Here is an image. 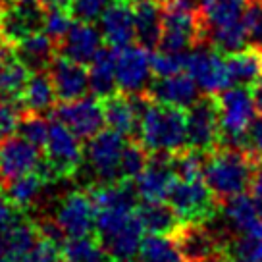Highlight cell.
<instances>
[{"label": "cell", "mask_w": 262, "mask_h": 262, "mask_svg": "<svg viewBox=\"0 0 262 262\" xmlns=\"http://www.w3.org/2000/svg\"><path fill=\"white\" fill-rule=\"evenodd\" d=\"M260 162L262 160L245 148L218 147L206 158L203 178L222 203L229 196L247 193V189H251Z\"/></svg>", "instance_id": "6da1fadb"}, {"label": "cell", "mask_w": 262, "mask_h": 262, "mask_svg": "<svg viewBox=\"0 0 262 262\" xmlns=\"http://www.w3.org/2000/svg\"><path fill=\"white\" fill-rule=\"evenodd\" d=\"M148 152H176L187 147V112L150 100L143 112L139 139Z\"/></svg>", "instance_id": "7a4b0ae2"}, {"label": "cell", "mask_w": 262, "mask_h": 262, "mask_svg": "<svg viewBox=\"0 0 262 262\" xmlns=\"http://www.w3.org/2000/svg\"><path fill=\"white\" fill-rule=\"evenodd\" d=\"M220 106V147L245 148V135L253 123L256 106L249 87L231 85L216 95Z\"/></svg>", "instance_id": "3957f363"}, {"label": "cell", "mask_w": 262, "mask_h": 262, "mask_svg": "<svg viewBox=\"0 0 262 262\" xmlns=\"http://www.w3.org/2000/svg\"><path fill=\"white\" fill-rule=\"evenodd\" d=\"M162 35L158 49L170 52H187L205 39L196 8L178 0H162Z\"/></svg>", "instance_id": "277c9868"}, {"label": "cell", "mask_w": 262, "mask_h": 262, "mask_svg": "<svg viewBox=\"0 0 262 262\" xmlns=\"http://www.w3.org/2000/svg\"><path fill=\"white\" fill-rule=\"evenodd\" d=\"M168 203L183 224L196 222L206 224L220 212V201L216 199L212 189L208 187L205 178L196 180H176L168 195Z\"/></svg>", "instance_id": "5b68a950"}, {"label": "cell", "mask_w": 262, "mask_h": 262, "mask_svg": "<svg viewBox=\"0 0 262 262\" xmlns=\"http://www.w3.org/2000/svg\"><path fill=\"white\" fill-rule=\"evenodd\" d=\"M45 162L54 180L74 178L83 168V145L79 137L64 122L50 120L49 139L45 145Z\"/></svg>", "instance_id": "8992f818"}, {"label": "cell", "mask_w": 262, "mask_h": 262, "mask_svg": "<svg viewBox=\"0 0 262 262\" xmlns=\"http://www.w3.org/2000/svg\"><path fill=\"white\" fill-rule=\"evenodd\" d=\"M125 143V137L114 129L98 131L95 137L87 141V145L83 147V164L89 166V170L95 176V183L122 181L120 160Z\"/></svg>", "instance_id": "52a82bcc"}, {"label": "cell", "mask_w": 262, "mask_h": 262, "mask_svg": "<svg viewBox=\"0 0 262 262\" xmlns=\"http://www.w3.org/2000/svg\"><path fill=\"white\" fill-rule=\"evenodd\" d=\"M185 72L195 79L199 89L210 95H218L231 87L226 54L206 41H201L189 50Z\"/></svg>", "instance_id": "ba28073f"}, {"label": "cell", "mask_w": 262, "mask_h": 262, "mask_svg": "<svg viewBox=\"0 0 262 262\" xmlns=\"http://www.w3.org/2000/svg\"><path fill=\"white\" fill-rule=\"evenodd\" d=\"M187 147L212 152L220 147V106L218 97L205 93L187 110Z\"/></svg>", "instance_id": "9c48e42d"}, {"label": "cell", "mask_w": 262, "mask_h": 262, "mask_svg": "<svg viewBox=\"0 0 262 262\" xmlns=\"http://www.w3.org/2000/svg\"><path fill=\"white\" fill-rule=\"evenodd\" d=\"M150 50L143 45H127L116 49V81L122 93H147L152 83Z\"/></svg>", "instance_id": "30bf717a"}, {"label": "cell", "mask_w": 262, "mask_h": 262, "mask_svg": "<svg viewBox=\"0 0 262 262\" xmlns=\"http://www.w3.org/2000/svg\"><path fill=\"white\" fill-rule=\"evenodd\" d=\"M52 118L64 122L79 139L89 141L104 127V108L98 97H81L68 102H60L52 110Z\"/></svg>", "instance_id": "8fae6325"}, {"label": "cell", "mask_w": 262, "mask_h": 262, "mask_svg": "<svg viewBox=\"0 0 262 262\" xmlns=\"http://www.w3.org/2000/svg\"><path fill=\"white\" fill-rule=\"evenodd\" d=\"M47 6L39 0H16L8 8L0 10V39L16 45L33 33L42 31Z\"/></svg>", "instance_id": "7c38bea8"}, {"label": "cell", "mask_w": 262, "mask_h": 262, "mask_svg": "<svg viewBox=\"0 0 262 262\" xmlns=\"http://www.w3.org/2000/svg\"><path fill=\"white\" fill-rule=\"evenodd\" d=\"M54 222L66 237H83L95 233V205L89 189H75L62 196L54 214Z\"/></svg>", "instance_id": "4fadbf2b"}, {"label": "cell", "mask_w": 262, "mask_h": 262, "mask_svg": "<svg viewBox=\"0 0 262 262\" xmlns=\"http://www.w3.org/2000/svg\"><path fill=\"white\" fill-rule=\"evenodd\" d=\"M172 152H150L145 170L133 181L137 196L147 203L168 201V195L176 183V172L170 160Z\"/></svg>", "instance_id": "5bb4252c"}, {"label": "cell", "mask_w": 262, "mask_h": 262, "mask_svg": "<svg viewBox=\"0 0 262 262\" xmlns=\"http://www.w3.org/2000/svg\"><path fill=\"white\" fill-rule=\"evenodd\" d=\"M41 162V148L21 139L19 135L0 141V183L24 173L37 172Z\"/></svg>", "instance_id": "9a60e30c"}, {"label": "cell", "mask_w": 262, "mask_h": 262, "mask_svg": "<svg viewBox=\"0 0 262 262\" xmlns=\"http://www.w3.org/2000/svg\"><path fill=\"white\" fill-rule=\"evenodd\" d=\"M102 33L91 21L75 19L64 37L58 41V54L79 64H91L102 49Z\"/></svg>", "instance_id": "2e32d148"}, {"label": "cell", "mask_w": 262, "mask_h": 262, "mask_svg": "<svg viewBox=\"0 0 262 262\" xmlns=\"http://www.w3.org/2000/svg\"><path fill=\"white\" fill-rule=\"evenodd\" d=\"M49 74L56 91L60 102L81 98L89 93V70H85V64L74 62L70 58L56 54L49 66Z\"/></svg>", "instance_id": "e0dca14e"}, {"label": "cell", "mask_w": 262, "mask_h": 262, "mask_svg": "<svg viewBox=\"0 0 262 262\" xmlns=\"http://www.w3.org/2000/svg\"><path fill=\"white\" fill-rule=\"evenodd\" d=\"M98 29L102 33V39L112 49H122L127 45H133L137 39L135 35V14L133 4L127 2H112L102 16L98 17Z\"/></svg>", "instance_id": "ac0fdd59"}, {"label": "cell", "mask_w": 262, "mask_h": 262, "mask_svg": "<svg viewBox=\"0 0 262 262\" xmlns=\"http://www.w3.org/2000/svg\"><path fill=\"white\" fill-rule=\"evenodd\" d=\"M220 210L228 228L233 231V237L245 235V237L262 239V218L251 195L239 193L229 196L220 203Z\"/></svg>", "instance_id": "d6986e66"}, {"label": "cell", "mask_w": 262, "mask_h": 262, "mask_svg": "<svg viewBox=\"0 0 262 262\" xmlns=\"http://www.w3.org/2000/svg\"><path fill=\"white\" fill-rule=\"evenodd\" d=\"M147 95L156 102L162 104H170V106L187 110L193 106L201 93H199V85L189 74H176L168 75V77H158L156 81L150 83Z\"/></svg>", "instance_id": "ffe728a7"}, {"label": "cell", "mask_w": 262, "mask_h": 262, "mask_svg": "<svg viewBox=\"0 0 262 262\" xmlns=\"http://www.w3.org/2000/svg\"><path fill=\"white\" fill-rule=\"evenodd\" d=\"M173 239L180 247L185 262L205 258V256H210L214 253L226 251L224 241L206 224H196V222L181 224V228L173 233Z\"/></svg>", "instance_id": "44dd1931"}, {"label": "cell", "mask_w": 262, "mask_h": 262, "mask_svg": "<svg viewBox=\"0 0 262 262\" xmlns=\"http://www.w3.org/2000/svg\"><path fill=\"white\" fill-rule=\"evenodd\" d=\"M253 0H199V17L203 24V33L243 24Z\"/></svg>", "instance_id": "7402d4cb"}, {"label": "cell", "mask_w": 262, "mask_h": 262, "mask_svg": "<svg viewBox=\"0 0 262 262\" xmlns=\"http://www.w3.org/2000/svg\"><path fill=\"white\" fill-rule=\"evenodd\" d=\"M12 52L29 72H47L58 54V45L45 31H37L12 45Z\"/></svg>", "instance_id": "603a6c76"}, {"label": "cell", "mask_w": 262, "mask_h": 262, "mask_svg": "<svg viewBox=\"0 0 262 262\" xmlns=\"http://www.w3.org/2000/svg\"><path fill=\"white\" fill-rule=\"evenodd\" d=\"M162 0H139L133 4L135 14V35L137 42L145 49L152 50L160 45L162 35Z\"/></svg>", "instance_id": "cb8c5ba5"}, {"label": "cell", "mask_w": 262, "mask_h": 262, "mask_svg": "<svg viewBox=\"0 0 262 262\" xmlns=\"http://www.w3.org/2000/svg\"><path fill=\"white\" fill-rule=\"evenodd\" d=\"M231 85L253 89L262 79V50L249 45L247 49L226 54Z\"/></svg>", "instance_id": "d4e9b609"}, {"label": "cell", "mask_w": 262, "mask_h": 262, "mask_svg": "<svg viewBox=\"0 0 262 262\" xmlns=\"http://www.w3.org/2000/svg\"><path fill=\"white\" fill-rule=\"evenodd\" d=\"M56 91L52 85L49 70L47 72H31V77L21 93V106L31 114H49L56 106Z\"/></svg>", "instance_id": "484cf974"}, {"label": "cell", "mask_w": 262, "mask_h": 262, "mask_svg": "<svg viewBox=\"0 0 262 262\" xmlns=\"http://www.w3.org/2000/svg\"><path fill=\"white\" fill-rule=\"evenodd\" d=\"M45 185H47V181L39 172L24 173V176H17V178H12V180L0 183L10 205L21 214H29Z\"/></svg>", "instance_id": "4316f807"}, {"label": "cell", "mask_w": 262, "mask_h": 262, "mask_svg": "<svg viewBox=\"0 0 262 262\" xmlns=\"http://www.w3.org/2000/svg\"><path fill=\"white\" fill-rule=\"evenodd\" d=\"M89 89L91 93L102 98L114 95L118 91L116 81V49H102L89 64Z\"/></svg>", "instance_id": "83f0119b"}, {"label": "cell", "mask_w": 262, "mask_h": 262, "mask_svg": "<svg viewBox=\"0 0 262 262\" xmlns=\"http://www.w3.org/2000/svg\"><path fill=\"white\" fill-rule=\"evenodd\" d=\"M137 216L145 228V233H162V235H173L181 228V218L176 214L170 203L156 201L147 203L143 201L137 206Z\"/></svg>", "instance_id": "f1b7e54d"}, {"label": "cell", "mask_w": 262, "mask_h": 262, "mask_svg": "<svg viewBox=\"0 0 262 262\" xmlns=\"http://www.w3.org/2000/svg\"><path fill=\"white\" fill-rule=\"evenodd\" d=\"M143 233H145V228H143L139 216L135 212L102 245H104V249H106V253L110 254L112 260H127V258H133L135 254L139 253L141 241L145 237Z\"/></svg>", "instance_id": "f546056e"}, {"label": "cell", "mask_w": 262, "mask_h": 262, "mask_svg": "<svg viewBox=\"0 0 262 262\" xmlns=\"http://www.w3.org/2000/svg\"><path fill=\"white\" fill-rule=\"evenodd\" d=\"M62 254L72 262H112L95 233L83 237H68L62 245Z\"/></svg>", "instance_id": "4dcf8cb0"}, {"label": "cell", "mask_w": 262, "mask_h": 262, "mask_svg": "<svg viewBox=\"0 0 262 262\" xmlns=\"http://www.w3.org/2000/svg\"><path fill=\"white\" fill-rule=\"evenodd\" d=\"M29 77H31V72L12 52V56L6 60L4 68L0 70V97L19 100Z\"/></svg>", "instance_id": "1f68e13d"}, {"label": "cell", "mask_w": 262, "mask_h": 262, "mask_svg": "<svg viewBox=\"0 0 262 262\" xmlns=\"http://www.w3.org/2000/svg\"><path fill=\"white\" fill-rule=\"evenodd\" d=\"M210 152L205 150H199L193 147L180 148L170 155L172 160V168L176 172L178 180H196V178H203L205 173V164Z\"/></svg>", "instance_id": "d6a6232c"}, {"label": "cell", "mask_w": 262, "mask_h": 262, "mask_svg": "<svg viewBox=\"0 0 262 262\" xmlns=\"http://www.w3.org/2000/svg\"><path fill=\"white\" fill-rule=\"evenodd\" d=\"M148 162V150L137 139H129L125 143L120 160V176L122 181H135L139 173L145 170Z\"/></svg>", "instance_id": "836d02e7"}, {"label": "cell", "mask_w": 262, "mask_h": 262, "mask_svg": "<svg viewBox=\"0 0 262 262\" xmlns=\"http://www.w3.org/2000/svg\"><path fill=\"white\" fill-rule=\"evenodd\" d=\"M49 125L50 122L45 120L42 114L24 112L21 120H19V125H17L16 135H19L25 141H29L37 148L45 150V145H47V139H49Z\"/></svg>", "instance_id": "e575fe53"}, {"label": "cell", "mask_w": 262, "mask_h": 262, "mask_svg": "<svg viewBox=\"0 0 262 262\" xmlns=\"http://www.w3.org/2000/svg\"><path fill=\"white\" fill-rule=\"evenodd\" d=\"M187 52H170V50H158L150 52V62H152V72L156 77H168V75L181 74L187 68Z\"/></svg>", "instance_id": "d590c367"}, {"label": "cell", "mask_w": 262, "mask_h": 262, "mask_svg": "<svg viewBox=\"0 0 262 262\" xmlns=\"http://www.w3.org/2000/svg\"><path fill=\"white\" fill-rule=\"evenodd\" d=\"M24 112L25 110L19 100L0 97V141L16 135L17 125H19V120H21Z\"/></svg>", "instance_id": "8d00e7d4"}, {"label": "cell", "mask_w": 262, "mask_h": 262, "mask_svg": "<svg viewBox=\"0 0 262 262\" xmlns=\"http://www.w3.org/2000/svg\"><path fill=\"white\" fill-rule=\"evenodd\" d=\"M60 254H62V247L58 245L56 241L45 237V235H39L35 245L17 262H56L60 258Z\"/></svg>", "instance_id": "74e56055"}, {"label": "cell", "mask_w": 262, "mask_h": 262, "mask_svg": "<svg viewBox=\"0 0 262 262\" xmlns=\"http://www.w3.org/2000/svg\"><path fill=\"white\" fill-rule=\"evenodd\" d=\"M72 12L70 10H62V8H47L45 12V25H42V31L50 35L54 41H58L64 37L68 29H70V25L74 24V19H72Z\"/></svg>", "instance_id": "f35d334b"}, {"label": "cell", "mask_w": 262, "mask_h": 262, "mask_svg": "<svg viewBox=\"0 0 262 262\" xmlns=\"http://www.w3.org/2000/svg\"><path fill=\"white\" fill-rule=\"evenodd\" d=\"M114 0H72L70 2V12L75 19L81 21H98L102 12L112 4Z\"/></svg>", "instance_id": "ab89813d"}, {"label": "cell", "mask_w": 262, "mask_h": 262, "mask_svg": "<svg viewBox=\"0 0 262 262\" xmlns=\"http://www.w3.org/2000/svg\"><path fill=\"white\" fill-rule=\"evenodd\" d=\"M247 29H249V41L253 47L262 49V2L253 0L249 12H247Z\"/></svg>", "instance_id": "60d3db41"}, {"label": "cell", "mask_w": 262, "mask_h": 262, "mask_svg": "<svg viewBox=\"0 0 262 262\" xmlns=\"http://www.w3.org/2000/svg\"><path fill=\"white\" fill-rule=\"evenodd\" d=\"M245 150L262 160V114L254 118L245 135Z\"/></svg>", "instance_id": "b9f144b4"}, {"label": "cell", "mask_w": 262, "mask_h": 262, "mask_svg": "<svg viewBox=\"0 0 262 262\" xmlns=\"http://www.w3.org/2000/svg\"><path fill=\"white\" fill-rule=\"evenodd\" d=\"M21 216H24V214L10 205V201L6 199L4 191H2V187H0V231L8 229L10 226H12L17 218H21Z\"/></svg>", "instance_id": "7bdbcfd3"}, {"label": "cell", "mask_w": 262, "mask_h": 262, "mask_svg": "<svg viewBox=\"0 0 262 262\" xmlns=\"http://www.w3.org/2000/svg\"><path fill=\"white\" fill-rule=\"evenodd\" d=\"M251 196H253V203L262 218V162L258 164L256 173H254V180L251 183Z\"/></svg>", "instance_id": "ee69618b"}, {"label": "cell", "mask_w": 262, "mask_h": 262, "mask_svg": "<svg viewBox=\"0 0 262 262\" xmlns=\"http://www.w3.org/2000/svg\"><path fill=\"white\" fill-rule=\"evenodd\" d=\"M191 262H231V258H229V254L226 251H220V253H214L210 256L196 258V260H191Z\"/></svg>", "instance_id": "f6af8a7d"}, {"label": "cell", "mask_w": 262, "mask_h": 262, "mask_svg": "<svg viewBox=\"0 0 262 262\" xmlns=\"http://www.w3.org/2000/svg\"><path fill=\"white\" fill-rule=\"evenodd\" d=\"M251 93H253V98H254V106L262 114V79L251 89Z\"/></svg>", "instance_id": "bcb514c9"}, {"label": "cell", "mask_w": 262, "mask_h": 262, "mask_svg": "<svg viewBox=\"0 0 262 262\" xmlns=\"http://www.w3.org/2000/svg\"><path fill=\"white\" fill-rule=\"evenodd\" d=\"M10 56H12V47L0 39V70L4 68V64H6V60H8Z\"/></svg>", "instance_id": "7dc6e473"}, {"label": "cell", "mask_w": 262, "mask_h": 262, "mask_svg": "<svg viewBox=\"0 0 262 262\" xmlns=\"http://www.w3.org/2000/svg\"><path fill=\"white\" fill-rule=\"evenodd\" d=\"M70 2L72 0H42V4L47 8H62V10H70Z\"/></svg>", "instance_id": "c3c4849f"}, {"label": "cell", "mask_w": 262, "mask_h": 262, "mask_svg": "<svg viewBox=\"0 0 262 262\" xmlns=\"http://www.w3.org/2000/svg\"><path fill=\"white\" fill-rule=\"evenodd\" d=\"M231 262H258L254 260V258H247V256H229Z\"/></svg>", "instance_id": "681fc988"}, {"label": "cell", "mask_w": 262, "mask_h": 262, "mask_svg": "<svg viewBox=\"0 0 262 262\" xmlns=\"http://www.w3.org/2000/svg\"><path fill=\"white\" fill-rule=\"evenodd\" d=\"M16 0H0V10H4V8H8L10 4H14Z\"/></svg>", "instance_id": "f907efd6"}, {"label": "cell", "mask_w": 262, "mask_h": 262, "mask_svg": "<svg viewBox=\"0 0 262 262\" xmlns=\"http://www.w3.org/2000/svg\"><path fill=\"white\" fill-rule=\"evenodd\" d=\"M122 2H127V4H135V2H139V0H122Z\"/></svg>", "instance_id": "816d5d0a"}, {"label": "cell", "mask_w": 262, "mask_h": 262, "mask_svg": "<svg viewBox=\"0 0 262 262\" xmlns=\"http://www.w3.org/2000/svg\"><path fill=\"white\" fill-rule=\"evenodd\" d=\"M56 262H72V260H68V258H58Z\"/></svg>", "instance_id": "f5cc1de1"}, {"label": "cell", "mask_w": 262, "mask_h": 262, "mask_svg": "<svg viewBox=\"0 0 262 262\" xmlns=\"http://www.w3.org/2000/svg\"><path fill=\"white\" fill-rule=\"evenodd\" d=\"M112 262H133L131 258H127V260H112Z\"/></svg>", "instance_id": "db71d44e"}, {"label": "cell", "mask_w": 262, "mask_h": 262, "mask_svg": "<svg viewBox=\"0 0 262 262\" xmlns=\"http://www.w3.org/2000/svg\"><path fill=\"white\" fill-rule=\"evenodd\" d=\"M39 2H42V0H39Z\"/></svg>", "instance_id": "11a10c76"}, {"label": "cell", "mask_w": 262, "mask_h": 262, "mask_svg": "<svg viewBox=\"0 0 262 262\" xmlns=\"http://www.w3.org/2000/svg\"><path fill=\"white\" fill-rule=\"evenodd\" d=\"M260 2H262V0H260Z\"/></svg>", "instance_id": "9f6ffc18"}, {"label": "cell", "mask_w": 262, "mask_h": 262, "mask_svg": "<svg viewBox=\"0 0 262 262\" xmlns=\"http://www.w3.org/2000/svg\"><path fill=\"white\" fill-rule=\"evenodd\" d=\"M260 50H262V49H260Z\"/></svg>", "instance_id": "6f0895ef"}]
</instances>
